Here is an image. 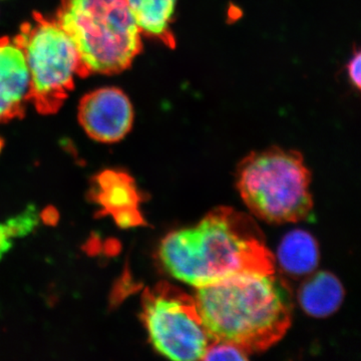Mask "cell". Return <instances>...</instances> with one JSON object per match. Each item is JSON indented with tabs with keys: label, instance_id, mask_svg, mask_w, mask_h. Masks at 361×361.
Returning a JSON list of instances; mask_svg holds the SVG:
<instances>
[{
	"label": "cell",
	"instance_id": "14",
	"mask_svg": "<svg viewBox=\"0 0 361 361\" xmlns=\"http://www.w3.org/2000/svg\"><path fill=\"white\" fill-rule=\"evenodd\" d=\"M249 355L233 344L214 341L202 360H247Z\"/></svg>",
	"mask_w": 361,
	"mask_h": 361
},
{
	"label": "cell",
	"instance_id": "9",
	"mask_svg": "<svg viewBox=\"0 0 361 361\" xmlns=\"http://www.w3.org/2000/svg\"><path fill=\"white\" fill-rule=\"evenodd\" d=\"M142 35L160 40L169 49H174L173 33L177 0H125Z\"/></svg>",
	"mask_w": 361,
	"mask_h": 361
},
{
	"label": "cell",
	"instance_id": "12",
	"mask_svg": "<svg viewBox=\"0 0 361 361\" xmlns=\"http://www.w3.org/2000/svg\"><path fill=\"white\" fill-rule=\"evenodd\" d=\"M277 258L282 269L292 276L310 274L319 262V248L314 237L304 230L285 235L278 247Z\"/></svg>",
	"mask_w": 361,
	"mask_h": 361
},
{
	"label": "cell",
	"instance_id": "10",
	"mask_svg": "<svg viewBox=\"0 0 361 361\" xmlns=\"http://www.w3.org/2000/svg\"><path fill=\"white\" fill-rule=\"evenodd\" d=\"M92 195L104 215L139 210L141 202L134 180L118 171H104L97 176Z\"/></svg>",
	"mask_w": 361,
	"mask_h": 361
},
{
	"label": "cell",
	"instance_id": "16",
	"mask_svg": "<svg viewBox=\"0 0 361 361\" xmlns=\"http://www.w3.org/2000/svg\"><path fill=\"white\" fill-rule=\"evenodd\" d=\"M2 146H4V142L0 139V152H1Z\"/></svg>",
	"mask_w": 361,
	"mask_h": 361
},
{
	"label": "cell",
	"instance_id": "7",
	"mask_svg": "<svg viewBox=\"0 0 361 361\" xmlns=\"http://www.w3.org/2000/svg\"><path fill=\"white\" fill-rule=\"evenodd\" d=\"M78 121L92 139L111 144L129 134L134 123V109L123 90L104 87L82 97L78 106Z\"/></svg>",
	"mask_w": 361,
	"mask_h": 361
},
{
	"label": "cell",
	"instance_id": "6",
	"mask_svg": "<svg viewBox=\"0 0 361 361\" xmlns=\"http://www.w3.org/2000/svg\"><path fill=\"white\" fill-rule=\"evenodd\" d=\"M142 319L153 348L172 360H203L214 341L195 297L167 282L144 292Z\"/></svg>",
	"mask_w": 361,
	"mask_h": 361
},
{
	"label": "cell",
	"instance_id": "13",
	"mask_svg": "<svg viewBox=\"0 0 361 361\" xmlns=\"http://www.w3.org/2000/svg\"><path fill=\"white\" fill-rule=\"evenodd\" d=\"M39 217L32 206L28 207L23 212L11 218L6 223L0 224V259L13 248L14 239L23 238L32 233Z\"/></svg>",
	"mask_w": 361,
	"mask_h": 361
},
{
	"label": "cell",
	"instance_id": "2",
	"mask_svg": "<svg viewBox=\"0 0 361 361\" xmlns=\"http://www.w3.org/2000/svg\"><path fill=\"white\" fill-rule=\"evenodd\" d=\"M195 300L213 341L233 344L248 355L277 343L293 314L290 288L275 273L243 275L197 288Z\"/></svg>",
	"mask_w": 361,
	"mask_h": 361
},
{
	"label": "cell",
	"instance_id": "15",
	"mask_svg": "<svg viewBox=\"0 0 361 361\" xmlns=\"http://www.w3.org/2000/svg\"><path fill=\"white\" fill-rule=\"evenodd\" d=\"M348 73L349 80L353 82L355 89L360 90L361 87V54L360 49L355 51L353 58L348 63Z\"/></svg>",
	"mask_w": 361,
	"mask_h": 361
},
{
	"label": "cell",
	"instance_id": "1",
	"mask_svg": "<svg viewBox=\"0 0 361 361\" xmlns=\"http://www.w3.org/2000/svg\"><path fill=\"white\" fill-rule=\"evenodd\" d=\"M159 258L171 276L201 288L230 278L275 273V258L255 221L219 207L193 227L169 233Z\"/></svg>",
	"mask_w": 361,
	"mask_h": 361
},
{
	"label": "cell",
	"instance_id": "5",
	"mask_svg": "<svg viewBox=\"0 0 361 361\" xmlns=\"http://www.w3.org/2000/svg\"><path fill=\"white\" fill-rule=\"evenodd\" d=\"M30 71V102L42 115L58 113L75 87L78 54L56 20L33 13L13 39Z\"/></svg>",
	"mask_w": 361,
	"mask_h": 361
},
{
	"label": "cell",
	"instance_id": "3",
	"mask_svg": "<svg viewBox=\"0 0 361 361\" xmlns=\"http://www.w3.org/2000/svg\"><path fill=\"white\" fill-rule=\"evenodd\" d=\"M54 20L75 45L78 77L122 73L142 51L125 0H61Z\"/></svg>",
	"mask_w": 361,
	"mask_h": 361
},
{
	"label": "cell",
	"instance_id": "8",
	"mask_svg": "<svg viewBox=\"0 0 361 361\" xmlns=\"http://www.w3.org/2000/svg\"><path fill=\"white\" fill-rule=\"evenodd\" d=\"M30 71L13 39H0V123L23 118L30 102Z\"/></svg>",
	"mask_w": 361,
	"mask_h": 361
},
{
	"label": "cell",
	"instance_id": "11",
	"mask_svg": "<svg viewBox=\"0 0 361 361\" xmlns=\"http://www.w3.org/2000/svg\"><path fill=\"white\" fill-rule=\"evenodd\" d=\"M343 299L344 288L338 278L325 271L311 275L298 292L301 308L316 318L334 314L341 307Z\"/></svg>",
	"mask_w": 361,
	"mask_h": 361
},
{
	"label": "cell",
	"instance_id": "4",
	"mask_svg": "<svg viewBox=\"0 0 361 361\" xmlns=\"http://www.w3.org/2000/svg\"><path fill=\"white\" fill-rule=\"evenodd\" d=\"M311 175L299 152L271 147L249 154L237 169V188L252 214L274 224L312 216Z\"/></svg>",
	"mask_w": 361,
	"mask_h": 361
}]
</instances>
